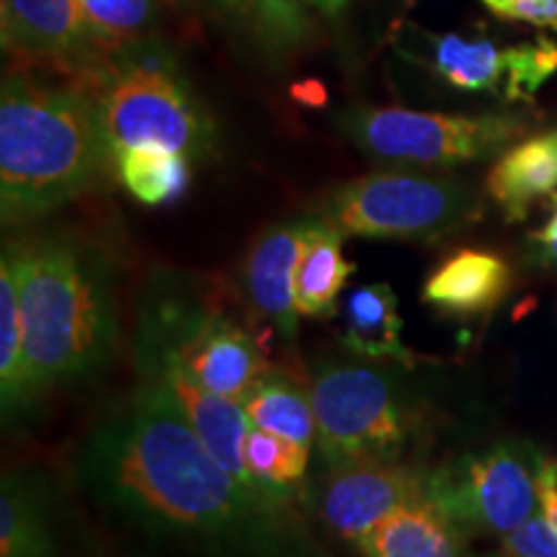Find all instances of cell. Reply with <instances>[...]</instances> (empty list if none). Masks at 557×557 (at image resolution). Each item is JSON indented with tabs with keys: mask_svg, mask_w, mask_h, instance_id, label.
<instances>
[{
	"mask_svg": "<svg viewBox=\"0 0 557 557\" xmlns=\"http://www.w3.org/2000/svg\"><path fill=\"white\" fill-rule=\"evenodd\" d=\"M191 3H197L201 9L209 11H240V0H191Z\"/></svg>",
	"mask_w": 557,
	"mask_h": 557,
	"instance_id": "30",
	"label": "cell"
},
{
	"mask_svg": "<svg viewBox=\"0 0 557 557\" xmlns=\"http://www.w3.org/2000/svg\"><path fill=\"white\" fill-rule=\"evenodd\" d=\"M480 557H508V555H504L500 549H496V553H487V555H480Z\"/></svg>",
	"mask_w": 557,
	"mask_h": 557,
	"instance_id": "31",
	"label": "cell"
},
{
	"mask_svg": "<svg viewBox=\"0 0 557 557\" xmlns=\"http://www.w3.org/2000/svg\"><path fill=\"white\" fill-rule=\"evenodd\" d=\"M410 32L413 37H400L403 52L426 65L438 81L468 94H493L511 103L532 101L557 73V45L547 37L498 47L485 37Z\"/></svg>",
	"mask_w": 557,
	"mask_h": 557,
	"instance_id": "10",
	"label": "cell"
},
{
	"mask_svg": "<svg viewBox=\"0 0 557 557\" xmlns=\"http://www.w3.org/2000/svg\"><path fill=\"white\" fill-rule=\"evenodd\" d=\"M534 243H537V259L542 267L557 269V209L547 225L534 235Z\"/></svg>",
	"mask_w": 557,
	"mask_h": 557,
	"instance_id": "28",
	"label": "cell"
},
{
	"mask_svg": "<svg viewBox=\"0 0 557 557\" xmlns=\"http://www.w3.org/2000/svg\"><path fill=\"white\" fill-rule=\"evenodd\" d=\"M305 5V0H240V11L256 26L263 45L274 52H284L302 41L308 32Z\"/></svg>",
	"mask_w": 557,
	"mask_h": 557,
	"instance_id": "25",
	"label": "cell"
},
{
	"mask_svg": "<svg viewBox=\"0 0 557 557\" xmlns=\"http://www.w3.org/2000/svg\"><path fill=\"white\" fill-rule=\"evenodd\" d=\"M511 289V269L498 253L462 248L444 259L423 284V302L447 318L491 312Z\"/></svg>",
	"mask_w": 557,
	"mask_h": 557,
	"instance_id": "15",
	"label": "cell"
},
{
	"mask_svg": "<svg viewBox=\"0 0 557 557\" xmlns=\"http://www.w3.org/2000/svg\"><path fill=\"white\" fill-rule=\"evenodd\" d=\"M0 37L16 65L58 67L70 81L94 62L78 0H0Z\"/></svg>",
	"mask_w": 557,
	"mask_h": 557,
	"instance_id": "13",
	"label": "cell"
},
{
	"mask_svg": "<svg viewBox=\"0 0 557 557\" xmlns=\"http://www.w3.org/2000/svg\"><path fill=\"white\" fill-rule=\"evenodd\" d=\"M116 173L137 201L165 207L189 191L191 158L163 148H129L116 156Z\"/></svg>",
	"mask_w": 557,
	"mask_h": 557,
	"instance_id": "23",
	"label": "cell"
},
{
	"mask_svg": "<svg viewBox=\"0 0 557 557\" xmlns=\"http://www.w3.org/2000/svg\"><path fill=\"white\" fill-rule=\"evenodd\" d=\"M498 549L508 557H557V529L549 527L542 513H534L519 529L500 537Z\"/></svg>",
	"mask_w": 557,
	"mask_h": 557,
	"instance_id": "26",
	"label": "cell"
},
{
	"mask_svg": "<svg viewBox=\"0 0 557 557\" xmlns=\"http://www.w3.org/2000/svg\"><path fill=\"white\" fill-rule=\"evenodd\" d=\"M354 267L344 256V235L318 214L295 276L297 312L302 318H333L338 312V295L346 289Z\"/></svg>",
	"mask_w": 557,
	"mask_h": 557,
	"instance_id": "19",
	"label": "cell"
},
{
	"mask_svg": "<svg viewBox=\"0 0 557 557\" xmlns=\"http://www.w3.org/2000/svg\"><path fill=\"white\" fill-rule=\"evenodd\" d=\"M99 103L114 156L163 148L199 160L214 150V122L169 47L145 39L103 58L78 81Z\"/></svg>",
	"mask_w": 557,
	"mask_h": 557,
	"instance_id": "5",
	"label": "cell"
},
{
	"mask_svg": "<svg viewBox=\"0 0 557 557\" xmlns=\"http://www.w3.org/2000/svg\"><path fill=\"white\" fill-rule=\"evenodd\" d=\"M305 3L312 5V9L323 11L325 16H336V13L344 9L348 0H305Z\"/></svg>",
	"mask_w": 557,
	"mask_h": 557,
	"instance_id": "29",
	"label": "cell"
},
{
	"mask_svg": "<svg viewBox=\"0 0 557 557\" xmlns=\"http://www.w3.org/2000/svg\"><path fill=\"white\" fill-rule=\"evenodd\" d=\"M70 487L96 557H336L295 498L230 475L150 380L90 423Z\"/></svg>",
	"mask_w": 557,
	"mask_h": 557,
	"instance_id": "1",
	"label": "cell"
},
{
	"mask_svg": "<svg viewBox=\"0 0 557 557\" xmlns=\"http://www.w3.org/2000/svg\"><path fill=\"white\" fill-rule=\"evenodd\" d=\"M468 534L429 496L398 508L361 542V557H465Z\"/></svg>",
	"mask_w": 557,
	"mask_h": 557,
	"instance_id": "17",
	"label": "cell"
},
{
	"mask_svg": "<svg viewBox=\"0 0 557 557\" xmlns=\"http://www.w3.org/2000/svg\"><path fill=\"white\" fill-rule=\"evenodd\" d=\"M243 408L250 418V426L271 431V434L305 444V447H312V442L318 438L310 387L305 389L282 369L269 367L246 395Z\"/></svg>",
	"mask_w": 557,
	"mask_h": 557,
	"instance_id": "21",
	"label": "cell"
},
{
	"mask_svg": "<svg viewBox=\"0 0 557 557\" xmlns=\"http://www.w3.org/2000/svg\"><path fill=\"white\" fill-rule=\"evenodd\" d=\"M0 408L5 429L26 421L34 408L26 380L18 274L16 263L5 250L0 259Z\"/></svg>",
	"mask_w": 557,
	"mask_h": 557,
	"instance_id": "20",
	"label": "cell"
},
{
	"mask_svg": "<svg viewBox=\"0 0 557 557\" xmlns=\"http://www.w3.org/2000/svg\"><path fill=\"white\" fill-rule=\"evenodd\" d=\"M485 191L508 222L527 220L540 201L557 197V129L540 132L500 152L485 178Z\"/></svg>",
	"mask_w": 557,
	"mask_h": 557,
	"instance_id": "16",
	"label": "cell"
},
{
	"mask_svg": "<svg viewBox=\"0 0 557 557\" xmlns=\"http://www.w3.org/2000/svg\"><path fill=\"white\" fill-rule=\"evenodd\" d=\"M78 9L90 60H94L90 67L148 39L156 18V0H78Z\"/></svg>",
	"mask_w": 557,
	"mask_h": 557,
	"instance_id": "22",
	"label": "cell"
},
{
	"mask_svg": "<svg viewBox=\"0 0 557 557\" xmlns=\"http://www.w3.org/2000/svg\"><path fill=\"white\" fill-rule=\"evenodd\" d=\"M0 557H73L58 485L41 468H11L0 483Z\"/></svg>",
	"mask_w": 557,
	"mask_h": 557,
	"instance_id": "14",
	"label": "cell"
},
{
	"mask_svg": "<svg viewBox=\"0 0 557 557\" xmlns=\"http://www.w3.org/2000/svg\"><path fill=\"white\" fill-rule=\"evenodd\" d=\"M374 359H323L312 369L310 398L323 465L403 459L423 423L421 398L403 369Z\"/></svg>",
	"mask_w": 557,
	"mask_h": 557,
	"instance_id": "6",
	"label": "cell"
},
{
	"mask_svg": "<svg viewBox=\"0 0 557 557\" xmlns=\"http://www.w3.org/2000/svg\"><path fill=\"white\" fill-rule=\"evenodd\" d=\"M549 459L537 444L504 438L429 470L426 493L468 537H506L540 513V487Z\"/></svg>",
	"mask_w": 557,
	"mask_h": 557,
	"instance_id": "9",
	"label": "cell"
},
{
	"mask_svg": "<svg viewBox=\"0 0 557 557\" xmlns=\"http://www.w3.org/2000/svg\"><path fill=\"white\" fill-rule=\"evenodd\" d=\"M333 129L361 156L393 169H455L496 158L527 132L517 114H436L400 107H354L333 116Z\"/></svg>",
	"mask_w": 557,
	"mask_h": 557,
	"instance_id": "8",
	"label": "cell"
},
{
	"mask_svg": "<svg viewBox=\"0 0 557 557\" xmlns=\"http://www.w3.org/2000/svg\"><path fill=\"white\" fill-rule=\"evenodd\" d=\"M498 18L557 32V0H480Z\"/></svg>",
	"mask_w": 557,
	"mask_h": 557,
	"instance_id": "27",
	"label": "cell"
},
{
	"mask_svg": "<svg viewBox=\"0 0 557 557\" xmlns=\"http://www.w3.org/2000/svg\"><path fill=\"white\" fill-rule=\"evenodd\" d=\"M318 214L276 222L256 235L235 271V295L253 320L292 344L297 336L295 276Z\"/></svg>",
	"mask_w": 557,
	"mask_h": 557,
	"instance_id": "12",
	"label": "cell"
},
{
	"mask_svg": "<svg viewBox=\"0 0 557 557\" xmlns=\"http://www.w3.org/2000/svg\"><path fill=\"white\" fill-rule=\"evenodd\" d=\"M222 295L201 274L156 269L137 299L132 359L137 374L178 369L209 393L246 400L271 367L259 341L222 310Z\"/></svg>",
	"mask_w": 557,
	"mask_h": 557,
	"instance_id": "4",
	"label": "cell"
},
{
	"mask_svg": "<svg viewBox=\"0 0 557 557\" xmlns=\"http://www.w3.org/2000/svg\"><path fill=\"white\" fill-rule=\"evenodd\" d=\"M344 331L341 346L351 357L410 364V351L403 344V318L398 295L385 282L361 284L344 297L341 305Z\"/></svg>",
	"mask_w": 557,
	"mask_h": 557,
	"instance_id": "18",
	"label": "cell"
},
{
	"mask_svg": "<svg viewBox=\"0 0 557 557\" xmlns=\"http://www.w3.org/2000/svg\"><path fill=\"white\" fill-rule=\"evenodd\" d=\"M116 169L99 103L78 83L13 70L0 90V218L24 225L83 197Z\"/></svg>",
	"mask_w": 557,
	"mask_h": 557,
	"instance_id": "3",
	"label": "cell"
},
{
	"mask_svg": "<svg viewBox=\"0 0 557 557\" xmlns=\"http://www.w3.org/2000/svg\"><path fill=\"white\" fill-rule=\"evenodd\" d=\"M243 462L250 480L276 493V496L299 498L302 496L305 472L310 465V447L289 442L271 431L250 426L246 444H243Z\"/></svg>",
	"mask_w": 557,
	"mask_h": 557,
	"instance_id": "24",
	"label": "cell"
},
{
	"mask_svg": "<svg viewBox=\"0 0 557 557\" xmlns=\"http://www.w3.org/2000/svg\"><path fill=\"white\" fill-rule=\"evenodd\" d=\"M318 214L354 238L444 240L480 218V199L457 176L387 169L333 186Z\"/></svg>",
	"mask_w": 557,
	"mask_h": 557,
	"instance_id": "7",
	"label": "cell"
},
{
	"mask_svg": "<svg viewBox=\"0 0 557 557\" xmlns=\"http://www.w3.org/2000/svg\"><path fill=\"white\" fill-rule=\"evenodd\" d=\"M16 263L32 403L96 380L122 338L116 274L94 243L75 235L5 240Z\"/></svg>",
	"mask_w": 557,
	"mask_h": 557,
	"instance_id": "2",
	"label": "cell"
},
{
	"mask_svg": "<svg viewBox=\"0 0 557 557\" xmlns=\"http://www.w3.org/2000/svg\"><path fill=\"white\" fill-rule=\"evenodd\" d=\"M426 478L429 470L403 459H354L323 465L299 498L331 537L359 553L361 542L389 513L429 496Z\"/></svg>",
	"mask_w": 557,
	"mask_h": 557,
	"instance_id": "11",
	"label": "cell"
}]
</instances>
